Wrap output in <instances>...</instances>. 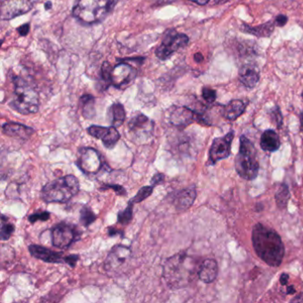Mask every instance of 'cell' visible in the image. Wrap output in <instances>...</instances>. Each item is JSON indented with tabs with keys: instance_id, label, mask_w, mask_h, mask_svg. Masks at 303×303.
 <instances>
[{
	"instance_id": "6da1fadb",
	"label": "cell",
	"mask_w": 303,
	"mask_h": 303,
	"mask_svg": "<svg viewBox=\"0 0 303 303\" xmlns=\"http://www.w3.org/2000/svg\"><path fill=\"white\" fill-rule=\"evenodd\" d=\"M252 242L257 255L269 266L277 268L283 261L285 246L276 230L256 224L252 230Z\"/></svg>"
},
{
	"instance_id": "7a4b0ae2",
	"label": "cell",
	"mask_w": 303,
	"mask_h": 303,
	"mask_svg": "<svg viewBox=\"0 0 303 303\" xmlns=\"http://www.w3.org/2000/svg\"><path fill=\"white\" fill-rule=\"evenodd\" d=\"M118 0H75L72 15L85 25L99 24L113 11Z\"/></svg>"
},
{
	"instance_id": "3957f363",
	"label": "cell",
	"mask_w": 303,
	"mask_h": 303,
	"mask_svg": "<svg viewBox=\"0 0 303 303\" xmlns=\"http://www.w3.org/2000/svg\"><path fill=\"white\" fill-rule=\"evenodd\" d=\"M79 191V181L71 174L46 184L40 195L46 203H67Z\"/></svg>"
},
{
	"instance_id": "277c9868",
	"label": "cell",
	"mask_w": 303,
	"mask_h": 303,
	"mask_svg": "<svg viewBox=\"0 0 303 303\" xmlns=\"http://www.w3.org/2000/svg\"><path fill=\"white\" fill-rule=\"evenodd\" d=\"M239 143V151L235 158L236 172L244 180H254L260 169L256 148L246 135L240 136Z\"/></svg>"
},
{
	"instance_id": "5b68a950",
	"label": "cell",
	"mask_w": 303,
	"mask_h": 303,
	"mask_svg": "<svg viewBox=\"0 0 303 303\" xmlns=\"http://www.w3.org/2000/svg\"><path fill=\"white\" fill-rule=\"evenodd\" d=\"M14 93L11 100L12 109L23 115L37 113L39 108V96L37 91L19 77H13Z\"/></svg>"
},
{
	"instance_id": "8992f818",
	"label": "cell",
	"mask_w": 303,
	"mask_h": 303,
	"mask_svg": "<svg viewBox=\"0 0 303 303\" xmlns=\"http://www.w3.org/2000/svg\"><path fill=\"white\" fill-rule=\"evenodd\" d=\"M190 258L186 253H177L166 261L163 270V277L167 285L173 288L184 286L190 276Z\"/></svg>"
},
{
	"instance_id": "52a82bcc",
	"label": "cell",
	"mask_w": 303,
	"mask_h": 303,
	"mask_svg": "<svg viewBox=\"0 0 303 303\" xmlns=\"http://www.w3.org/2000/svg\"><path fill=\"white\" fill-rule=\"evenodd\" d=\"M51 237L53 247L65 249L78 240L80 231L73 224L60 223L52 229Z\"/></svg>"
},
{
	"instance_id": "ba28073f",
	"label": "cell",
	"mask_w": 303,
	"mask_h": 303,
	"mask_svg": "<svg viewBox=\"0 0 303 303\" xmlns=\"http://www.w3.org/2000/svg\"><path fill=\"white\" fill-rule=\"evenodd\" d=\"M189 43V37L183 33H177L175 30L167 31L163 41L156 50V55L160 60H167L169 57Z\"/></svg>"
},
{
	"instance_id": "9c48e42d",
	"label": "cell",
	"mask_w": 303,
	"mask_h": 303,
	"mask_svg": "<svg viewBox=\"0 0 303 303\" xmlns=\"http://www.w3.org/2000/svg\"><path fill=\"white\" fill-rule=\"evenodd\" d=\"M77 165L80 170L87 175H95L103 168L104 163L98 150L83 147L78 150Z\"/></svg>"
},
{
	"instance_id": "30bf717a",
	"label": "cell",
	"mask_w": 303,
	"mask_h": 303,
	"mask_svg": "<svg viewBox=\"0 0 303 303\" xmlns=\"http://www.w3.org/2000/svg\"><path fill=\"white\" fill-rule=\"evenodd\" d=\"M235 138V131L230 130L224 136L218 137L213 140L209 150L208 165L213 166L220 160L225 159L231 154V144Z\"/></svg>"
},
{
	"instance_id": "8fae6325",
	"label": "cell",
	"mask_w": 303,
	"mask_h": 303,
	"mask_svg": "<svg viewBox=\"0 0 303 303\" xmlns=\"http://www.w3.org/2000/svg\"><path fill=\"white\" fill-rule=\"evenodd\" d=\"M153 129V122L144 114L136 115L128 123V132L135 140H149L152 135Z\"/></svg>"
},
{
	"instance_id": "7c38bea8",
	"label": "cell",
	"mask_w": 303,
	"mask_h": 303,
	"mask_svg": "<svg viewBox=\"0 0 303 303\" xmlns=\"http://www.w3.org/2000/svg\"><path fill=\"white\" fill-rule=\"evenodd\" d=\"M32 7L31 0H4L0 7L1 20H12L30 12Z\"/></svg>"
},
{
	"instance_id": "4fadbf2b",
	"label": "cell",
	"mask_w": 303,
	"mask_h": 303,
	"mask_svg": "<svg viewBox=\"0 0 303 303\" xmlns=\"http://www.w3.org/2000/svg\"><path fill=\"white\" fill-rule=\"evenodd\" d=\"M170 122L178 127H186L194 122L208 125L202 115L187 107H175L173 109L170 113Z\"/></svg>"
},
{
	"instance_id": "5bb4252c",
	"label": "cell",
	"mask_w": 303,
	"mask_h": 303,
	"mask_svg": "<svg viewBox=\"0 0 303 303\" xmlns=\"http://www.w3.org/2000/svg\"><path fill=\"white\" fill-rule=\"evenodd\" d=\"M137 75V70L127 63H121L112 67L110 71V85L117 88L126 87L133 81Z\"/></svg>"
},
{
	"instance_id": "9a60e30c",
	"label": "cell",
	"mask_w": 303,
	"mask_h": 303,
	"mask_svg": "<svg viewBox=\"0 0 303 303\" xmlns=\"http://www.w3.org/2000/svg\"><path fill=\"white\" fill-rule=\"evenodd\" d=\"M131 257V249L126 246L114 247L107 256L104 268L108 272H117L121 267L127 264Z\"/></svg>"
},
{
	"instance_id": "2e32d148",
	"label": "cell",
	"mask_w": 303,
	"mask_h": 303,
	"mask_svg": "<svg viewBox=\"0 0 303 303\" xmlns=\"http://www.w3.org/2000/svg\"><path fill=\"white\" fill-rule=\"evenodd\" d=\"M87 132L93 138H96L103 142L104 146L108 149L113 148L119 140L120 134L117 130V127H100V126H91L87 128Z\"/></svg>"
},
{
	"instance_id": "e0dca14e",
	"label": "cell",
	"mask_w": 303,
	"mask_h": 303,
	"mask_svg": "<svg viewBox=\"0 0 303 303\" xmlns=\"http://www.w3.org/2000/svg\"><path fill=\"white\" fill-rule=\"evenodd\" d=\"M29 251L32 256L36 259L43 260L49 264H67V256L64 253L48 249L47 247L37 245H31L29 247Z\"/></svg>"
},
{
	"instance_id": "ac0fdd59",
	"label": "cell",
	"mask_w": 303,
	"mask_h": 303,
	"mask_svg": "<svg viewBox=\"0 0 303 303\" xmlns=\"http://www.w3.org/2000/svg\"><path fill=\"white\" fill-rule=\"evenodd\" d=\"M197 197V190L195 186L185 188L177 192L173 197V206L177 211L184 212L192 207Z\"/></svg>"
},
{
	"instance_id": "d6986e66",
	"label": "cell",
	"mask_w": 303,
	"mask_h": 303,
	"mask_svg": "<svg viewBox=\"0 0 303 303\" xmlns=\"http://www.w3.org/2000/svg\"><path fill=\"white\" fill-rule=\"evenodd\" d=\"M2 131L7 136L18 138L21 140H28L35 133L33 128L16 122L4 124L2 126Z\"/></svg>"
},
{
	"instance_id": "ffe728a7",
	"label": "cell",
	"mask_w": 303,
	"mask_h": 303,
	"mask_svg": "<svg viewBox=\"0 0 303 303\" xmlns=\"http://www.w3.org/2000/svg\"><path fill=\"white\" fill-rule=\"evenodd\" d=\"M197 274L199 279L203 281L204 283H213L218 276V264L216 260L213 259L204 260Z\"/></svg>"
},
{
	"instance_id": "44dd1931",
	"label": "cell",
	"mask_w": 303,
	"mask_h": 303,
	"mask_svg": "<svg viewBox=\"0 0 303 303\" xmlns=\"http://www.w3.org/2000/svg\"><path fill=\"white\" fill-rule=\"evenodd\" d=\"M260 148L264 151H269V152L277 151L281 145L278 134L272 129L264 131L260 136Z\"/></svg>"
},
{
	"instance_id": "7402d4cb",
	"label": "cell",
	"mask_w": 303,
	"mask_h": 303,
	"mask_svg": "<svg viewBox=\"0 0 303 303\" xmlns=\"http://www.w3.org/2000/svg\"><path fill=\"white\" fill-rule=\"evenodd\" d=\"M239 80L244 86H246L248 88H253L259 82L260 74L254 67L246 65L240 70Z\"/></svg>"
},
{
	"instance_id": "603a6c76",
	"label": "cell",
	"mask_w": 303,
	"mask_h": 303,
	"mask_svg": "<svg viewBox=\"0 0 303 303\" xmlns=\"http://www.w3.org/2000/svg\"><path fill=\"white\" fill-rule=\"evenodd\" d=\"M246 108H247V105L242 100H231L227 104L226 106H224L223 115L226 119L230 120V121H235L241 115H243Z\"/></svg>"
},
{
	"instance_id": "cb8c5ba5",
	"label": "cell",
	"mask_w": 303,
	"mask_h": 303,
	"mask_svg": "<svg viewBox=\"0 0 303 303\" xmlns=\"http://www.w3.org/2000/svg\"><path fill=\"white\" fill-rule=\"evenodd\" d=\"M275 24L276 23H274V22H269V23L256 27H251L247 24H243L242 30L246 33L252 34L256 37H270L274 31Z\"/></svg>"
},
{
	"instance_id": "d4e9b609",
	"label": "cell",
	"mask_w": 303,
	"mask_h": 303,
	"mask_svg": "<svg viewBox=\"0 0 303 303\" xmlns=\"http://www.w3.org/2000/svg\"><path fill=\"white\" fill-rule=\"evenodd\" d=\"M109 115H110L111 124L115 127H121L125 122L126 116H127L125 108L121 104H114L110 107Z\"/></svg>"
},
{
	"instance_id": "484cf974",
	"label": "cell",
	"mask_w": 303,
	"mask_h": 303,
	"mask_svg": "<svg viewBox=\"0 0 303 303\" xmlns=\"http://www.w3.org/2000/svg\"><path fill=\"white\" fill-rule=\"evenodd\" d=\"M80 104L82 108V114L87 119H91L95 116V100L91 94H84L80 98Z\"/></svg>"
},
{
	"instance_id": "4316f807",
	"label": "cell",
	"mask_w": 303,
	"mask_h": 303,
	"mask_svg": "<svg viewBox=\"0 0 303 303\" xmlns=\"http://www.w3.org/2000/svg\"><path fill=\"white\" fill-rule=\"evenodd\" d=\"M290 190L287 184H281L277 193L275 195L276 203L280 210H284L287 208L288 201L290 199Z\"/></svg>"
},
{
	"instance_id": "83f0119b",
	"label": "cell",
	"mask_w": 303,
	"mask_h": 303,
	"mask_svg": "<svg viewBox=\"0 0 303 303\" xmlns=\"http://www.w3.org/2000/svg\"><path fill=\"white\" fill-rule=\"evenodd\" d=\"M97 217L91 208L87 206H84L80 211V224L83 226H90L91 224L96 220Z\"/></svg>"
},
{
	"instance_id": "f1b7e54d",
	"label": "cell",
	"mask_w": 303,
	"mask_h": 303,
	"mask_svg": "<svg viewBox=\"0 0 303 303\" xmlns=\"http://www.w3.org/2000/svg\"><path fill=\"white\" fill-rule=\"evenodd\" d=\"M14 230H15V228L13 224L8 223V218L2 214V216H1V233H0L1 239L4 241L9 239L14 232Z\"/></svg>"
},
{
	"instance_id": "f546056e",
	"label": "cell",
	"mask_w": 303,
	"mask_h": 303,
	"mask_svg": "<svg viewBox=\"0 0 303 303\" xmlns=\"http://www.w3.org/2000/svg\"><path fill=\"white\" fill-rule=\"evenodd\" d=\"M133 205L134 204L129 201L127 208L125 210L120 211L117 214V223L118 224L124 225V226L130 224L131 220H133Z\"/></svg>"
},
{
	"instance_id": "4dcf8cb0",
	"label": "cell",
	"mask_w": 303,
	"mask_h": 303,
	"mask_svg": "<svg viewBox=\"0 0 303 303\" xmlns=\"http://www.w3.org/2000/svg\"><path fill=\"white\" fill-rule=\"evenodd\" d=\"M154 187L151 186H145L143 187L142 189L139 190V191L137 192L136 195L130 200L131 202L133 204H138L143 202L144 200L146 199L148 197H150V195L153 192Z\"/></svg>"
},
{
	"instance_id": "1f68e13d",
	"label": "cell",
	"mask_w": 303,
	"mask_h": 303,
	"mask_svg": "<svg viewBox=\"0 0 303 303\" xmlns=\"http://www.w3.org/2000/svg\"><path fill=\"white\" fill-rule=\"evenodd\" d=\"M50 218V213H48L47 211H43V212H37V213H33L29 216V220L30 224H35L38 220H42V221H46V220H49Z\"/></svg>"
},
{
	"instance_id": "d6a6232c",
	"label": "cell",
	"mask_w": 303,
	"mask_h": 303,
	"mask_svg": "<svg viewBox=\"0 0 303 303\" xmlns=\"http://www.w3.org/2000/svg\"><path fill=\"white\" fill-rule=\"evenodd\" d=\"M270 117L273 120L274 123L277 125V128H280L283 125V116L278 107H275L270 112Z\"/></svg>"
},
{
	"instance_id": "836d02e7",
	"label": "cell",
	"mask_w": 303,
	"mask_h": 303,
	"mask_svg": "<svg viewBox=\"0 0 303 303\" xmlns=\"http://www.w3.org/2000/svg\"><path fill=\"white\" fill-rule=\"evenodd\" d=\"M112 67L108 62H105L102 66V79L106 84L107 87L110 86V71Z\"/></svg>"
},
{
	"instance_id": "e575fe53",
	"label": "cell",
	"mask_w": 303,
	"mask_h": 303,
	"mask_svg": "<svg viewBox=\"0 0 303 303\" xmlns=\"http://www.w3.org/2000/svg\"><path fill=\"white\" fill-rule=\"evenodd\" d=\"M202 96L204 100H207L209 104H212L216 100V92L210 87H204L202 89Z\"/></svg>"
},
{
	"instance_id": "d590c367",
	"label": "cell",
	"mask_w": 303,
	"mask_h": 303,
	"mask_svg": "<svg viewBox=\"0 0 303 303\" xmlns=\"http://www.w3.org/2000/svg\"><path fill=\"white\" fill-rule=\"evenodd\" d=\"M105 189H112L119 196H126L127 195V191H126V190L121 185H117V184H115V185H108V184H105L103 188H100V190H105Z\"/></svg>"
},
{
	"instance_id": "8d00e7d4",
	"label": "cell",
	"mask_w": 303,
	"mask_h": 303,
	"mask_svg": "<svg viewBox=\"0 0 303 303\" xmlns=\"http://www.w3.org/2000/svg\"><path fill=\"white\" fill-rule=\"evenodd\" d=\"M164 180H165V174L159 173H156L151 179V185L153 187L157 186V185L164 184Z\"/></svg>"
},
{
	"instance_id": "74e56055",
	"label": "cell",
	"mask_w": 303,
	"mask_h": 303,
	"mask_svg": "<svg viewBox=\"0 0 303 303\" xmlns=\"http://www.w3.org/2000/svg\"><path fill=\"white\" fill-rule=\"evenodd\" d=\"M78 259H79V256L77 255V254L68 255V256H67V264H69L70 267L74 268V267L76 266V264H77Z\"/></svg>"
},
{
	"instance_id": "f35d334b",
	"label": "cell",
	"mask_w": 303,
	"mask_h": 303,
	"mask_svg": "<svg viewBox=\"0 0 303 303\" xmlns=\"http://www.w3.org/2000/svg\"><path fill=\"white\" fill-rule=\"evenodd\" d=\"M17 30H18V32H19L21 36L25 37L29 33V31H30V24H25L24 25H22V26L19 27L17 29Z\"/></svg>"
},
{
	"instance_id": "ab89813d",
	"label": "cell",
	"mask_w": 303,
	"mask_h": 303,
	"mask_svg": "<svg viewBox=\"0 0 303 303\" xmlns=\"http://www.w3.org/2000/svg\"><path fill=\"white\" fill-rule=\"evenodd\" d=\"M287 20H288V18H287L286 15H284V14H280L276 18V24H277L278 26H284V25H286L287 23Z\"/></svg>"
},
{
	"instance_id": "60d3db41",
	"label": "cell",
	"mask_w": 303,
	"mask_h": 303,
	"mask_svg": "<svg viewBox=\"0 0 303 303\" xmlns=\"http://www.w3.org/2000/svg\"><path fill=\"white\" fill-rule=\"evenodd\" d=\"M279 280L281 286H287V282H288V280H289V275L287 273L282 274L281 277H280Z\"/></svg>"
},
{
	"instance_id": "b9f144b4",
	"label": "cell",
	"mask_w": 303,
	"mask_h": 303,
	"mask_svg": "<svg viewBox=\"0 0 303 303\" xmlns=\"http://www.w3.org/2000/svg\"><path fill=\"white\" fill-rule=\"evenodd\" d=\"M291 302H300L303 303V293L298 294L297 296L294 297L291 300Z\"/></svg>"
},
{
	"instance_id": "7bdbcfd3",
	"label": "cell",
	"mask_w": 303,
	"mask_h": 303,
	"mask_svg": "<svg viewBox=\"0 0 303 303\" xmlns=\"http://www.w3.org/2000/svg\"><path fill=\"white\" fill-rule=\"evenodd\" d=\"M194 59H195V60H196L197 63L199 64V63H202V62H203L204 57L203 55H202V53H197L194 55Z\"/></svg>"
},
{
	"instance_id": "ee69618b",
	"label": "cell",
	"mask_w": 303,
	"mask_h": 303,
	"mask_svg": "<svg viewBox=\"0 0 303 303\" xmlns=\"http://www.w3.org/2000/svg\"><path fill=\"white\" fill-rule=\"evenodd\" d=\"M190 1L195 2V3L198 4V5H201V6L206 5V4H207L208 2H209V0H190Z\"/></svg>"
},
{
	"instance_id": "f6af8a7d",
	"label": "cell",
	"mask_w": 303,
	"mask_h": 303,
	"mask_svg": "<svg viewBox=\"0 0 303 303\" xmlns=\"http://www.w3.org/2000/svg\"><path fill=\"white\" fill-rule=\"evenodd\" d=\"M294 293H295V289H294L293 286H290V287H287V294H293Z\"/></svg>"
},
{
	"instance_id": "bcb514c9",
	"label": "cell",
	"mask_w": 303,
	"mask_h": 303,
	"mask_svg": "<svg viewBox=\"0 0 303 303\" xmlns=\"http://www.w3.org/2000/svg\"><path fill=\"white\" fill-rule=\"evenodd\" d=\"M300 131L303 133V112L300 116Z\"/></svg>"
},
{
	"instance_id": "7dc6e473",
	"label": "cell",
	"mask_w": 303,
	"mask_h": 303,
	"mask_svg": "<svg viewBox=\"0 0 303 303\" xmlns=\"http://www.w3.org/2000/svg\"><path fill=\"white\" fill-rule=\"evenodd\" d=\"M45 7H46V10H49V9H51V7H52V3H51L50 1H48V2L46 3Z\"/></svg>"
},
{
	"instance_id": "c3c4849f",
	"label": "cell",
	"mask_w": 303,
	"mask_h": 303,
	"mask_svg": "<svg viewBox=\"0 0 303 303\" xmlns=\"http://www.w3.org/2000/svg\"><path fill=\"white\" fill-rule=\"evenodd\" d=\"M301 96H302V99H303V93H302V94H301Z\"/></svg>"
}]
</instances>
